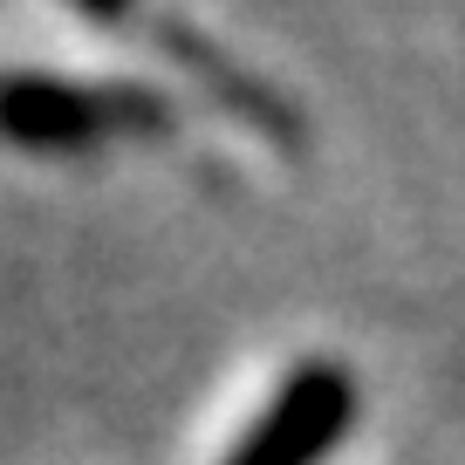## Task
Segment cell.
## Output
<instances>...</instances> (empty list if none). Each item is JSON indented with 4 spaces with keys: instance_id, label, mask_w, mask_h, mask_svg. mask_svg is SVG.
<instances>
[{
    "instance_id": "6da1fadb",
    "label": "cell",
    "mask_w": 465,
    "mask_h": 465,
    "mask_svg": "<svg viewBox=\"0 0 465 465\" xmlns=\"http://www.w3.org/2000/svg\"><path fill=\"white\" fill-rule=\"evenodd\" d=\"M172 131V96L151 83H83V75L15 69L0 75V144L35 158L96 151L110 137H158Z\"/></svg>"
},
{
    "instance_id": "7a4b0ae2",
    "label": "cell",
    "mask_w": 465,
    "mask_h": 465,
    "mask_svg": "<svg viewBox=\"0 0 465 465\" xmlns=\"http://www.w3.org/2000/svg\"><path fill=\"white\" fill-rule=\"evenodd\" d=\"M349 431H356V377L315 356L274 383V397L253 411L247 438L219 465H322Z\"/></svg>"
},
{
    "instance_id": "3957f363",
    "label": "cell",
    "mask_w": 465,
    "mask_h": 465,
    "mask_svg": "<svg viewBox=\"0 0 465 465\" xmlns=\"http://www.w3.org/2000/svg\"><path fill=\"white\" fill-rule=\"evenodd\" d=\"M69 7H75V15H89V21H124L137 0H69Z\"/></svg>"
}]
</instances>
